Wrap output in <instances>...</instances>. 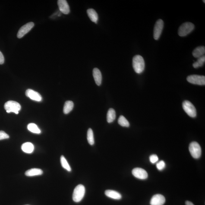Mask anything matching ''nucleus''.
<instances>
[{
  "instance_id": "obj_1",
  "label": "nucleus",
  "mask_w": 205,
  "mask_h": 205,
  "mask_svg": "<svg viewBox=\"0 0 205 205\" xmlns=\"http://www.w3.org/2000/svg\"><path fill=\"white\" fill-rule=\"evenodd\" d=\"M133 69L137 74H141L144 71L145 67V64L143 58L141 55H136L133 59Z\"/></svg>"
},
{
  "instance_id": "obj_2",
  "label": "nucleus",
  "mask_w": 205,
  "mask_h": 205,
  "mask_svg": "<svg viewBox=\"0 0 205 205\" xmlns=\"http://www.w3.org/2000/svg\"><path fill=\"white\" fill-rule=\"evenodd\" d=\"M85 193V188L82 184L77 186L74 190L73 200L76 203H79L83 200Z\"/></svg>"
},
{
  "instance_id": "obj_3",
  "label": "nucleus",
  "mask_w": 205,
  "mask_h": 205,
  "mask_svg": "<svg viewBox=\"0 0 205 205\" xmlns=\"http://www.w3.org/2000/svg\"><path fill=\"white\" fill-rule=\"evenodd\" d=\"M194 28V25L190 22L183 23L178 29V34L181 36H184L189 34Z\"/></svg>"
},
{
  "instance_id": "obj_4",
  "label": "nucleus",
  "mask_w": 205,
  "mask_h": 205,
  "mask_svg": "<svg viewBox=\"0 0 205 205\" xmlns=\"http://www.w3.org/2000/svg\"><path fill=\"white\" fill-rule=\"evenodd\" d=\"M4 108L7 113L13 112L18 114L19 111L21 109V106L18 102L15 101H9L5 102Z\"/></svg>"
},
{
  "instance_id": "obj_5",
  "label": "nucleus",
  "mask_w": 205,
  "mask_h": 205,
  "mask_svg": "<svg viewBox=\"0 0 205 205\" xmlns=\"http://www.w3.org/2000/svg\"><path fill=\"white\" fill-rule=\"evenodd\" d=\"M190 154L193 158L198 159L201 155V149L200 144L197 142H191L189 147Z\"/></svg>"
},
{
  "instance_id": "obj_6",
  "label": "nucleus",
  "mask_w": 205,
  "mask_h": 205,
  "mask_svg": "<svg viewBox=\"0 0 205 205\" xmlns=\"http://www.w3.org/2000/svg\"><path fill=\"white\" fill-rule=\"evenodd\" d=\"M182 107L185 112L191 118H195L197 116V110L194 105L188 101H184L183 102Z\"/></svg>"
},
{
  "instance_id": "obj_7",
  "label": "nucleus",
  "mask_w": 205,
  "mask_h": 205,
  "mask_svg": "<svg viewBox=\"0 0 205 205\" xmlns=\"http://www.w3.org/2000/svg\"><path fill=\"white\" fill-rule=\"evenodd\" d=\"M187 80L189 83L198 85H205V77L204 76H200L193 74L189 76Z\"/></svg>"
},
{
  "instance_id": "obj_8",
  "label": "nucleus",
  "mask_w": 205,
  "mask_h": 205,
  "mask_svg": "<svg viewBox=\"0 0 205 205\" xmlns=\"http://www.w3.org/2000/svg\"><path fill=\"white\" fill-rule=\"evenodd\" d=\"M163 27V20L161 19L158 20L155 25L153 30V38L156 40H158L160 37Z\"/></svg>"
},
{
  "instance_id": "obj_9",
  "label": "nucleus",
  "mask_w": 205,
  "mask_h": 205,
  "mask_svg": "<svg viewBox=\"0 0 205 205\" xmlns=\"http://www.w3.org/2000/svg\"><path fill=\"white\" fill-rule=\"evenodd\" d=\"M34 26V23L33 22L28 23L27 24L22 26L17 33V37L18 39H20L24 36L26 33L31 30Z\"/></svg>"
},
{
  "instance_id": "obj_10",
  "label": "nucleus",
  "mask_w": 205,
  "mask_h": 205,
  "mask_svg": "<svg viewBox=\"0 0 205 205\" xmlns=\"http://www.w3.org/2000/svg\"><path fill=\"white\" fill-rule=\"evenodd\" d=\"M132 173L135 178L140 179H145L148 178V174L146 170L141 168H134L132 171Z\"/></svg>"
},
{
  "instance_id": "obj_11",
  "label": "nucleus",
  "mask_w": 205,
  "mask_h": 205,
  "mask_svg": "<svg viewBox=\"0 0 205 205\" xmlns=\"http://www.w3.org/2000/svg\"><path fill=\"white\" fill-rule=\"evenodd\" d=\"M166 201L165 197L160 194L154 195L150 201L151 205H163Z\"/></svg>"
},
{
  "instance_id": "obj_12",
  "label": "nucleus",
  "mask_w": 205,
  "mask_h": 205,
  "mask_svg": "<svg viewBox=\"0 0 205 205\" xmlns=\"http://www.w3.org/2000/svg\"><path fill=\"white\" fill-rule=\"evenodd\" d=\"M26 95L32 100L41 102L42 100V97L38 92L32 90L28 89L26 91Z\"/></svg>"
},
{
  "instance_id": "obj_13",
  "label": "nucleus",
  "mask_w": 205,
  "mask_h": 205,
  "mask_svg": "<svg viewBox=\"0 0 205 205\" xmlns=\"http://www.w3.org/2000/svg\"><path fill=\"white\" fill-rule=\"evenodd\" d=\"M58 4L60 11L63 14H67L70 12V7L65 0H58Z\"/></svg>"
},
{
  "instance_id": "obj_14",
  "label": "nucleus",
  "mask_w": 205,
  "mask_h": 205,
  "mask_svg": "<svg viewBox=\"0 0 205 205\" xmlns=\"http://www.w3.org/2000/svg\"><path fill=\"white\" fill-rule=\"evenodd\" d=\"M93 75L96 84L98 86H100L102 84V74L101 71L98 68H94L93 70Z\"/></svg>"
},
{
  "instance_id": "obj_15",
  "label": "nucleus",
  "mask_w": 205,
  "mask_h": 205,
  "mask_svg": "<svg viewBox=\"0 0 205 205\" xmlns=\"http://www.w3.org/2000/svg\"><path fill=\"white\" fill-rule=\"evenodd\" d=\"M105 194L107 197L114 200H120L122 197L120 193L112 190H106L105 191Z\"/></svg>"
},
{
  "instance_id": "obj_16",
  "label": "nucleus",
  "mask_w": 205,
  "mask_h": 205,
  "mask_svg": "<svg viewBox=\"0 0 205 205\" xmlns=\"http://www.w3.org/2000/svg\"><path fill=\"white\" fill-rule=\"evenodd\" d=\"M205 53V48L203 46H200L196 48L193 51V56L195 58H200L203 56Z\"/></svg>"
},
{
  "instance_id": "obj_17",
  "label": "nucleus",
  "mask_w": 205,
  "mask_h": 205,
  "mask_svg": "<svg viewBox=\"0 0 205 205\" xmlns=\"http://www.w3.org/2000/svg\"><path fill=\"white\" fill-rule=\"evenodd\" d=\"M43 173V171L42 169L39 168H33L28 170L25 172L26 176L32 177L42 175Z\"/></svg>"
},
{
  "instance_id": "obj_18",
  "label": "nucleus",
  "mask_w": 205,
  "mask_h": 205,
  "mask_svg": "<svg viewBox=\"0 0 205 205\" xmlns=\"http://www.w3.org/2000/svg\"><path fill=\"white\" fill-rule=\"evenodd\" d=\"M87 14L89 18L92 22L95 23H97L98 15L96 10L92 8L89 9L87 10Z\"/></svg>"
},
{
  "instance_id": "obj_19",
  "label": "nucleus",
  "mask_w": 205,
  "mask_h": 205,
  "mask_svg": "<svg viewBox=\"0 0 205 205\" xmlns=\"http://www.w3.org/2000/svg\"><path fill=\"white\" fill-rule=\"evenodd\" d=\"M21 149L23 152L26 153H31L34 150V146L33 144L27 142L23 144L22 145Z\"/></svg>"
},
{
  "instance_id": "obj_20",
  "label": "nucleus",
  "mask_w": 205,
  "mask_h": 205,
  "mask_svg": "<svg viewBox=\"0 0 205 205\" xmlns=\"http://www.w3.org/2000/svg\"><path fill=\"white\" fill-rule=\"evenodd\" d=\"M74 107V103L71 101H67L64 104L63 112L65 115L68 114L72 110Z\"/></svg>"
},
{
  "instance_id": "obj_21",
  "label": "nucleus",
  "mask_w": 205,
  "mask_h": 205,
  "mask_svg": "<svg viewBox=\"0 0 205 205\" xmlns=\"http://www.w3.org/2000/svg\"><path fill=\"white\" fill-rule=\"evenodd\" d=\"M116 115L115 109L113 108H110L107 115V121L109 123H112L115 121Z\"/></svg>"
},
{
  "instance_id": "obj_22",
  "label": "nucleus",
  "mask_w": 205,
  "mask_h": 205,
  "mask_svg": "<svg viewBox=\"0 0 205 205\" xmlns=\"http://www.w3.org/2000/svg\"><path fill=\"white\" fill-rule=\"evenodd\" d=\"M28 129L31 132L36 134H39L41 133L40 129L36 124L30 123L27 126Z\"/></svg>"
},
{
  "instance_id": "obj_23",
  "label": "nucleus",
  "mask_w": 205,
  "mask_h": 205,
  "mask_svg": "<svg viewBox=\"0 0 205 205\" xmlns=\"http://www.w3.org/2000/svg\"><path fill=\"white\" fill-rule=\"evenodd\" d=\"M87 140L89 144L92 146L94 144V136L91 128H89L87 132Z\"/></svg>"
},
{
  "instance_id": "obj_24",
  "label": "nucleus",
  "mask_w": 205,
  "mask_h": 205,
  "mask_svg": "<svg viewBox=\"0 0 205 205\" xmlns=\"http://www.w3.org/2000/svg\"><path fill=\"white\" fill-rule=\"evenodd\" d=\"M61 162L62 166V167L66 170L68 172H70L71 171V167L69 165V164L67 162V159H65V158L63 156H62L61 157Z\"/></svg>"
},
{
  "instance_id": "obj_25",
  "label": "nucleus",
  "mask_w": 205,
  "mask_h": 205,
  "mask_svg": "<svg viewBox=\"0 0 205 205\" xmlns=\"http://www.w3.org/2000/svg\"><path fill=\"white\" fill-rule=\"evenodd\" d=\"M205 62V57L204 55L200 57V58H197V62L194 63L193 64V66L194 68H197L199 67L203 66Z\"/></svg>"
},
{
  "instance_id": "obj_26",
  "label": "nucleus",
  "mask_w": 205,
  "mask_h": 205,
  "mask_svg": "<svg viewBox=\"0 0 205 205\" xmlns=\"http://www.w3.org/2000/svg\"><path fill=\"white\" fill-rule=\"evenodd\" d=\"M118 122L121 126L126 127L130 126L129 122H128V120L123 115H121L119 117L118 119Z\"/></svg>"
},
{
  "instance_id": "obj_27",
  "label": "nucleus",
  "mask_w": 205,
  "mask_h": 205,
  "mask_svg": "<svg viewBox=\"0 0 205 205\" xmlns=\"http://www.w3.org/2000/svg\"><path fill=\"white\" fill-rule=\"evenodd\" d=\"M165 166L166 165H165V162L162 160L159 161L156 165V168L159 171L163 170L165 168Z\"/></svg>"
},
{
  "instance_id": "obj_28",
  "label": "nucleus",
  "mask_w": 205,
  "mask_h": 205,
  "mask_svg": "<svg viewBox=\"0 0 205 205\" xmlns=\"http://www.w3.org/2000/svg\"><path fill=\"white\" fill-rule=\"evenodd\" d=\"M149 160L151 163H155L159 160V158L156 154L152 155L149 157Z\"/></svg>"
},
{
  "instance_id": "obj_29",
  "label": "nucleus",
  "mask_w": 205,
  "mask_h": 205,
  "mask_svg": "<svg viewBox=\"0 0 205 205\" xmlns=\"http://www.w3.org/2000/svg\"><path fill=\"white\" fill-rule=\"evenodd\" d=\"M9 136L3 131H0V140L8 139Z\"/></svg>"
},
{
  "instance_id": "obj_30",
  "label": "nucleus",
  "mask_w": 205,
  "mask_h": 205,
  "mask_svg": "<svg viewBox=\"0 0 205 205\" xmlns=\"http://www.w3.org/2000/svg\"><path fill=\"white\" fill-rule=\"evenodd\" d=\"M4 62V58L3 55L0 51V64H3Z\"/></svg>"
},
{
  "instance_id": "obj_31",
  "label": "nucleus",
  "mask_w": 205,
  "mask_h": 205,
  "mask_svg": "<svg viewBox=\"0 0 205 205\" xmlns=\"http://www.w3.org/2000/svg\"><path fill=\"white\" fill-rule=\"evenodd\" d=\"M185 205H194L192 203V202L188 201V200H187V201L185 202Z\"/></svg>"
},
{
  "instance_id": "obj_32",
  "label": "nucleus",
  "mask_w": 205,
  "mask_h": 205,
  "mask_svg": "<svg viewBox=\"0 0 205 205\" xmlns=\"http://www.w3.org/2000/svg\"><path fill=\"white\" fill-rule=\"evenodd\" d=\"M203 2H204V3H205V1H203Z\"/></svg>"
},
{
  "instance_id": "obj_33",
  "label": "nucleus",
  "mask_w": 205,
  "mask_h": 205,
  "mask_svg": "<svg viewBox=\"0 0 205 205\" xmlns=\"http://www.w3.org/2000/svg\"></svg>"
}]
</instances>
